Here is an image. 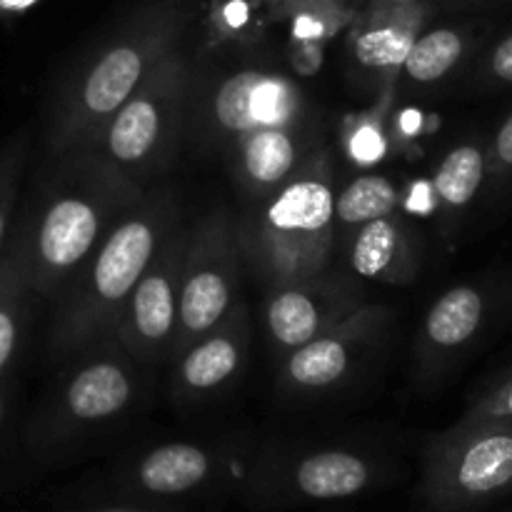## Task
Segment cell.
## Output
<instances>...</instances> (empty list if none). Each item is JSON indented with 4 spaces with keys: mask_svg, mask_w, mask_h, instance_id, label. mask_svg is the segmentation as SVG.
Wrapping results in <instances>:
<instances>
[{
    "mask_svg": "<svg viewBox=\"0 0 512 512\" xmlns=\"http://www.w3.org/2000/svg\"><path fill=\"white\" fill-rule=\"evenodd\" d=\"M383 308L360 305L355 313L335 323L318 338L288 353L283 368V388L290 393H315L328 390L348 378L360 355L368 350L385 323Z\"/></svg>",
    "mask_w": 512,
    "mask_h": 512,
    "instance_id": "cell-15",
    "label": "cell"
},
{
    "mask_svg": "<svg viewBox=\"0 0 512 512\" xmlns=\"http://www.w3.org/2000/svg\"><path fill=\"white\" fill-rule=\"evenodd\" d=\"M313 3H343V0H313Z\"/></svg>",
    "mask_w": 512,
    "mask_h": 512,
    "instance_id": "cell-33",
    "label": "cell"
},
{
    "mask_svg": "<svg viewBox=\"0 0 512 512\" xmlns=\"http://www.w3.org/2000/svg\"><path fill=\"white\" fill-rule=\"evenodd\" d=\"M400 190L388 175H360L335 195V225L355 230L375 218L393 215Z\"/></svg>",
    "mask_w": 512,
    "mask_h": 512,
    "instance_id": "cell-23",
    "label": "cell"
},
{
    "mask_svg": "<svg viewBox=\"0 0 512 512\" xmlns=\"http://www.w3.org/2000/svg\"><path fill=\"white\" fill-rule=\"evenodd\" d=\"M395 470L388 458L350 445L285 448L260 455L243 478V500L260 512L348 503L383 488Z\"/></svg>",
    "mask_w": 512,
    "mask_h": 512,
    "instance_id": "cell-5",
    "label": "cell"
},
{
    "mask_svg": "<svg viewBox=\"0 0 512 512\" xmlns=\"http://www.w3.org/2000/svg\"><path fill=\"white\" fill-rule=\"evenodd\" d=\"M8 385H5V380L0 378V428L5 425V418H8Z\"/></svg>",
    "mask_w": 512,
    "mask_h": 512,
    "instance_id": "cell-31",
    "label": "cell"
},
{
    "mask_svg": "<svg viewBox=\"0 0 512 512\" xmlns=\"http://www.w3.org/2000/svg\"><path fill=\"white\" fill-rule=\"evenodd\" d=\"M25 160H28V135L25 133L13 135L8 143L0 145V258L13 235Z\"/></svg>",
    "mask_w": 512,
    "mask_h": 512,
    "instance_id": "cell-24",
    "label": "cell"
},
{
    "mask_svg": "<svg viewBox=\"0 0 512 512\" xmlns=\"http://www.w3.org/2000/svg\"><path fill=\"white\" fill-rule=\"evenodd\" d=\"M188 60L175 50L105 123L88 150L138 185L173 160L190 98Z\"/></svg>",
    "mask_w": 512,
    "mask_h": 512,
    "instance_id": "cell-7",
    "label": "cell"
},
{
    "mask_svg": "<svg viewBox=\"0 0 512 512\" xmlns=\"http://www.w3.org/2000/svg\"><path fill=\"white\" fill-rule=\"evenodd\" d=\"M488 183V143L463 140L440 160L433 178L435 200L448 220L463 218Z\"/></svg>",
    "mask_w": 512,
    "mask_h": 512,
    "instance_id": "cell-20",
    "label": "cell"
},
{
    "mask_svg": "<svg viewBox=\"0 0 512 512\" xmlns=\"http://www.w3.org/2000/svg\"><path fill=\"white\" fill-rule=\"evenodd\" d=\"M248 343V310L243 303H235L223 323L200 335L175 358V393L180 398H203L233 383L243 370Z\"/></svg>",
    "mask_w": 512,
    "mask_h": 512,
    "instance_id": "cell-16",
    "label": "cell"
},
{
    "mask_svg": "<svg viewBox=\"0 0 512 512\" xmlns=\"http://www.w3.org/2000/svg\"><path fill=\"white\" fill-rule=\"evenodd\" d=\"M235 175L255 200L288 183L303 168V138L298 125L290 128H260L233 145Z\"/></svg>",
    "mask_w": 512,
    "mask_h": 512,
    "instance_id": "cell-17",
    "label": "cell"
},
{
    "mask_svg": "<svg viewBox=\"0 0 512 512\" xmlns=\"http://www.w3.org/2000/svg\"><path fill=\"white\" fill-rule=\"evenodd\" d=\"M348 145L353 160H358L360 165H370L383 158L385 135L378 123H373V120H360L358 128L348 135Z\"/></svg>",
    "mask_w": 512,
    "mask_h": 512,
    "instance_id": "cell-28",
    "label": "cell"
},
{
    "mask_svg": "<svg viewBox=\"0 0 512 512\" xmlns=\"http://www.w3.org/2000/svg\"><path fill=\"white\" fill-rule=\"evenodd\" d=\"M30 298L35 295L25 283L15 245L8 240V248L0 258V378L18 355L25 323H28Z\"/></svg>",
    "mask_w": 512,
    "mask_h": 512,
    "instance_id": "cell-22",
    "label": "cell"
},
{
    "mask_svg": "<svg viewBox=\"0 0 512 512\" xmlns=\"http://www.w3.org/2000/svg\"><path fill=\"white\" fill-rule=\"evenodd\" d=\"M353 35V55L375 73H398L425 23L423 3L385 5Z\"/></svg>",
    "mask_w": 512,
    "mask_h": 512,
    "instance_id": "cell-19",
    "label": "cell"
},
{
    "mask_svg": "<svg viewBox=\"0 0 512 512\" xmlns=\"http://www.w3.org/2000/svg\"><path fill=\"white\" fill-rule=\"evenodd\" d=\"M350 270L380 283H408L418 270L413 238L393 215L375 218L355 228L348 248Z\"/></svg>",
    "mask_w": 512,
    "mask_h": 512,
    "instance_id": "cell-18",
    "label": "cell"
},
{
    "mask_svg": "<svg viewBox=\"0 0 512 512\" xmlns=\"http://www.w3.org/2000/svg\"><path fill=\"white\" fill-rule=\"evenodd\" d=\"M50 160L53 170L10 235L25 283L38 298H58L120 215L145 195L143 185L93 150Z\"/></svg>",
    "mask_w": 512,
    "mask_h": 512,
    "instance_id": "cell-1",
    "label": "cell"
},
{
    "mask_svg": "<svg viewBox=\"0 0 512 512\" xmlns=\"http://www.w3.org/2000/svg\"><path fill=\"white\" fill-rule=\"evenodd\" d=\"M238 223L228 210L205 215L188 230L183 275H180L178 333L170 358H178L200 335L210 333L228 318L238 303L240 285Z\"/></svg>",
    "mask_w": 512,
    "mask_h": 512,
    "instance_id": "cell-9",
    "label": "cell"
},
{
    "mask_svg": "<svg viewBox=\"0 0 512 512\" xmlns=\"http://www.w3.org/2000/svg\"><path fill=\"white\" fill-rule=\"evenodd\" d=\"M512 490V423L460 420L425 450L420 495L433 512H475Z\"/></svg>",
    "mask_w": 512,
    "mask_h": 512,
    "instance_id": "cell-8",
    "label": "cell"
},
{
    "mask_svg": "<svg viewBox=\"0 0 512 512\" xmlns=\"http://www.w3.org/2000/svg\"><path fill=\"white\" fill-rule=\"evenodd\" d=\"M303 118V93L290 78L270 70H238L208 100L210 130L233 148L260 128H290Z\"/></svg>",
    "mask_w": 512,
    "mask_h": 512,
    "instance_id": "cell-12",
    "label": "cell"
},
{
    "mask_svg": "<svg viewBox=\"0 0 512 512\" xmlns=\"http://www.w3.org/2000/svg\"><path fill=\"white\" fill-rule=\"evenodd\" d=\"M460 420L468 423H512V370L495 380Z\"/></svg>",
    "mask_w": 512,
    "mask_h": 512,
    "instance_id": "cell-26",
    "label": "cell"
},
{
    "mask_svg": "<svg viewBox=\"0 0 512 512\" xmlns=\"http://www.w3.org/2000/svg\"><path fill=\"white\" fill-rule=\"evenodd\" d=\"M358 308V288H353L350 280L325 273L303 283L270 288L265 325L273 343L285 353H293Z\"/></svg>",
    "mask_w": 512,
    "mask_h": 512,
    "instance_id": "cell-14",
    "label": "cell"
},
{
    "mask_svg": "<svg viewBox=\"0 0 512 512\" xmlns=\"http://www.w3.org/2000/svg\"><path fill=\"white\" fill-rule=\"evenodd\" d=\"M335 235V190L328 160H308L238 225L243 263L270 288L328 273Z\"/></svg>",
    "mask_w": 512,
    "mask_h": 512,
    "instance_id": "cell-4",
    "label": "cell"
},
{
    "mask_svg": "<svg viewBox=\"0 0 512 512\" xmlns=\"http://www.w3.org/2000/svg\"><path fill=\"white\" fill-rule=\"evenodd\" d=\"M185 243H188V230L178 223L163 240L125 303L113 343L130 360L153 363V360L170 358L175 333H178Z\"/></svg>",
    "mask_w": 512,
    "mask_h": 512,
    "instance_id": "cell-11",
    "label": "cell"
},
{
    "mask_svg": "<svg viewBox=\"0 0 512 512\" xmlns=\"http://www.w3.org/2000/svg\"><path fill=\"white\" fill-rule=\"evenodd\" d=\"M488 180L493 185V195L505 198L512 193V113L488 143Z\"/></svg>",
    "mask_w": 512,
    "mask_h": 512,
    "instance_id": "cell-27",
    "label": "cell"
},
{
    "mask_svg": "<svg viewBox=\"0 0 512 512\" xmlns=\"http://www.w3.org/2000/svg\"><path fill=\"white\" fill-rule=\"evenodd\" d=\"M385 5H408V3H420V0H380Z\"/></svg>",
    "mask_w": 512,
    "mask_h": 512,
    "instance_id": "cell-32",
    "label": "cell"
},
{
    "mask_svg": "<svg viewBox=\"0 0 512 512\" xmlns=\"http://www.w3.org/2000/svg\"><path fill=\"white\" fill-rule=\"evenodd\" d=\"M473 80L480 90L512 88V30L480 55Z\"/></svg>",
    "mask_w": 512,
    "mask_h": 512,
    "instance_id": "cell-25",
    "label": "cell"
},
{
    "mask_svg": "<svg viewBox=\"0 0 512 512\" xmlns=\"http://www.w3.org/2000/svg\"><path fill=\"white\" fill-rule=\"evenodd\" d=\"M70 512H195L190 505H170V503H148V500H125V498H105L95 503L83 505Z\"/></svg>",
    "mask_w": 512,
    "mask_h": 512,
    "instance_id": "cell-29",
    "label": "cell"
},
{
    "mask_svg": "<svg viewBox=\"0 0 512 512\" xmlns=\"http://www.w3.org/2000/svg\"><path fill=\"white\" fill-rule=\"evenodd\" d=\"M235 455L238 453L225 445L185 440L153 445L118 465L98 500L125 498L190 505L233 485L235 480L243 483L245 473L238 470Z\"/></svg>",
    "mask_w": 512,
    "mask_h": 512,
    "instance_id": "cell-10",
    "label": "cell"
},
{
    "mask_svg": "<svg viewBox=\"0 0 512 512\" xmlns=\"http://www.w3.org/2000/svg\"><path fill=\"white\" fill-rule=\"evenodd\" d=\"M508 295V288L490 285L485 280L460 283L445 290L430 305L418 340V355L425 373L438 375L463 358L483 338Z\"/></svg>",
    "mask_w": 512,
    "mask_h": 512,
    "instance_id": "cell-13",
    "label": "cell"
},
{
    "mask_svg": "<svg viewBox=\"0 0 512 512\" xmlns=\"http://www.w3.org/2000/svg\"><path fill=\"white\" fill-rule=\"evenodd\" d=\"M470 53V33L463 28H433L420 33L405 58V78L418 85H435L460 68Z\"/></svg>",
    "mask_w": 512,
    "mask_h": 512,
    "instance_id": "cell-21",
    "label": "cell"
},
{
    "mask_svg": "<svg viewBox=\"0 0 512 512\" xmlns=\"http://www.w3.org/2000/svg\"><path fill=\"white\" fill-rule=\"evenodd\" d=\"M183 30L178 5H155L110 38L60 90L48 128L50 158L88 150L120 105L178 50Z\"/></svg>",
    "mask_w": 512,
    "mask_h": 512,
    "instance_id": "cell-3",
    "label": "cell"
},
{
    "mask_svg": "<svg viewBox=\"0 0 512 512\" xmlns=\"http://www.w3.org/2000/svg\"><path fill=\"white\" fill-rule=\"evenodd\" d=\"M78 358V365L63 378L50 405L28 425L25 448L35 463L58 465L73 458L80 445L118 420L133 400L130 358L118 345L103 343Z\"/></svg>",
    "mask_w": 512,
    "mask_h": 512,
    "instance_id": "cell-6",
    "label": "cell"
},
{
    "mask_svg": "<svg viewBox=\"0 0 512 512\" xmlns=\"http://www.w3.org/2000/svg\"><path fill=\"white\" fill-rule=\"evenodd\" d=\"M178 223V205L168 190L145 193L120 215L55 298L48 330L53 358H78L85 350L113 343L130 293Z\"/></svg>",
    "mask_w": 512,
    "mask_h": 512,
    "instance_id": "cell-2",
    "label": "cell"
},
{
    "mask_svg": "<svg viewBox=\"0 0 512 512\" xmlns=\"http://www.w3.org/2000/svg\"><path fill=\"white\" fill-rule=\"evenodd\" d=\"M38 3L40 0H0V18H13V15L25 13Z\"/></svg>",
    "mask_w": 512,
    "mask_h": 512,
    "instance_id": "cell-30",
    "label": "cell"
}]
</instances>
